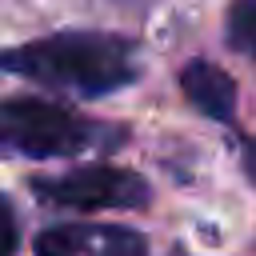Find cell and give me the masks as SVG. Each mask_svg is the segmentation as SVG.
<instances>
[{"instance_id":"6da1fadb","label":"cell","mask_w":256,"mask_h":256,"mask_svg":"<svg viewBox=\"0 0 256 256\" xmlns=\"http://www.w3.org/2000/svg\"><path fill=\"white\" fill-rule=\"evenodd\" d=\"M0 72L24 76L32 84L72 92V96H108L116 88H128L140 76V64H136V44L128 36L64 28V32L4 48Z\"/></svg>"},{"instance_id":"7a4b0ae2","label":"cell","mask_w":256,"mask_h":256,"mask_svg":"<svg viewBox=\"0 0 256 256\" xmlns=\"http://www.w3.org/2000/svg\"><path fill=\"white\" fill-rule=\"evenodd\" d=\"M124 140L120 124L88 120L56 100L12 96L0 100V148L28 160H68L96 148H116Z\"/></svg>"},{"instance_id":"3957f363","label":"cell","mask_w":256,"mask_h":256,"mask_svg":"<svg viewBox=\"0 0 256 256\" xmlns=\"http://www.w3.org/2000/svg\"><path fill=\"white\" fill-rule=\"evenodd\" d=\"M28 188L44 204L80 208V212H96V208H144L148 196H152L144 176H136L132 168H116V164H88V168H72L64 176H36Z\"/></svg>"},{"instance_id":"277c9868","label":"cell","mask_w":256,"mask_h":256,"mask_svg":"<svg viewBox=\"0 0 256 256\" xmlns=\"http://www.w3.org/2000/svg\"><path fill=\"white\" fill-rule=\"evenodd\" d=\"M36 256H148V240L120 224H52L36 236Z\"/></svg>"},{"instance_id":"5b68a950","label":"cell","mask_w":256,"mask_h":256,"mask_svg":"<svg viewBox=\"0 0 256 256\" xmlns=\"http://www.w3.org/2000/svg\"><path fill=\"white\" fill-rule=\"evenodd\" d=\"M180 88L184 96L216 124H236V80L216 68L212 60H188L180 68Z\"/></svg>"},{"instance_id":"8992f818","label":"cell","mask_w":256,"mask_h":256,"mask_svg":"<svg viewBox=\"0 0 256 256\" xmlns=\"http://www.w3.org/2000/svg\"><path fill=\"white\" fill-rule=\"evenodd\" d=\"M228 44L256 64V0H236L228 8Z\"/></svg>"},{"instance_id":"52a82bcc","label":"cell","mask_w":256,"mask_h":256,"mask_svg":"<svg viewBox=\"0 0 256 256\" xmlns=\"http://www.w3.org/2000/svg\"><path fill=\"white\" fill-rule=\"evenodd\" d=\"M20 244V228H16V212L8 204V196L0 192V256H12Z\"/></svg>"},{"instance_id":"ba28073f","label":"cell","mask_w":256,"mask_h":256,"mask_svg":"<svg viewBox=\"0 0 256 256\" xmlns=\"http://www.w3.org/2000/svg\"><path fill=\"white\" fill-rule=\"evenodd\" d=\"M240 164H244V172H248V180L256 184V140H240Z\"/></svg>"}]
</instances>
